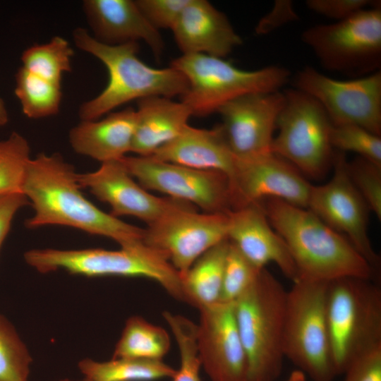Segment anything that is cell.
<instances>
[{"label":"cell","mask_w":381,"mask_h":381,"mask_svg":"<svg viewBox=\"0 0 381 381\" xmlns=\"http://www.w3.org/2000/svg\"><path fill=\"white\" fill-rule=\"evenodd\" d=\"M73 167L59 154L41 153L29 160L21 192L34 210L28 229L47 225L73 227L109 238L127 247L143 241L144 229L107 213L83 195Z\"/></svg>","instance_id":"1"},{"label":"cell","mask_w":381,"mask_h":381,"mask_svg":"<svg viewBox=\"0 0 381 381\" xmlns=\"http://www.w3.org/2000/svg\"><path fill=\"white\" fill-rule=\"evenodd\" d=\"M260 203L285 242L298 279L325 282L344 277L374 279L375 270L351 242L308 209L276 198Z\"/></svg>","instance_id":"2"},{"label":"cell","mask_w":381,"mask_h":381,"mask_svg":"<svg viewBox=\"0 0 381 381\" xmlns=\"http://www.w3.org/2000/svg\"><path fill=\"white\" fill-rule=\"evenodd\" d=\"M73 39L78 49L102 61L109 73L105 88L80 105L78 114L81 121L97 120L135 99L151 96L181 97L188 89L186 78L176 69L171 66L156 68L142 61L138 56L137 42L105 44L83 28L73 31Z\"/></svg>","instance_id":"3"},{"label":"cell","mask_w":381,"mask_h":381,"mask_svg":"<svg viewBox=\"0 0 381 381\" xmlns=\"http://www.w3.org/2000/svg\"><path fill=\"white\" fill-rule=\"evenodd\" d=\"M287 291L265 268L234 302L247 363L246 381H275L283 368Z\"/></svg>","instance_id":"4"},{"label":"cell","mask_w":381,"mask_h":381,"mask_svg":"<svg viewBox=\"0 0 381 381\" xmlns=\"http://www.w3.org/2000/svg\"><path fill=\"white\" fill-rule=\"evenodd\" d=\"M26 263L40 273L65 270L85 277H139L159 283L171 296L187 302L180 273L161 252L143 241L111 250L102 248L32 249L24 253Z\"/></svg>","instance_id":"5"},{"label":"cell","mask_w":381,"mask_h":381,"mask_svg":"<svg viewBox=\"0 0 381 381\" xmlns=\"http://www.w3.org/2000/svg\"><path fill=\"white\" fill-rule=\"evenodd\" d=\"M327 320L337 375L381 346V291L373 280L344 277L328 283Z\"/></svg>","instance_id":"6"},{"label":"cell","mask_w":381,"mask_h":381,"mask_svg":"<svg viewBox=\"0 0 381 381\" xmlns=\"http://www.w3.org/2000/svg\"><path fill=\"white\" fill-rule=\"evenodd\" d=\"M170 66L186 78L188 89L181 101L195 116L217 112L224 104L247 94L279 91L291 76L282 66L247 71L224 58L206 54H182Z\"/></svg>","instance_id":"7"},{"label":"cell","mask_w":381,"mask_h":381,"mask_svg":"<svg viewBox=\"0 0 381 381\" xmlns=\"http://www.w3.org/2000/svg\"><path fill=\"white\" fill-rule=\"evenodd\" d=\"M287 291L283 352L313 381H333L335 372L327 320L328 283L306 279Z\"/></svg>","instance_id":"8"},{"label":"cell","mask_w":381,"mask_h":381,"mask_svg":"<svg viewBox=\"0 0 381 381\" xmlns=\"http://www.w3.org/2000/svg\"><path fill=\"white\" fill-rule=\"evenodd\" d=\"M301 40L328 71L356 78L380 71L381 4L341 21L311 26Z\"/></svg>","instance_id":"9"},{"label":"cell","mask_w":381,"mask_h":381,"mask_svg":"<svg viewBox=\"0 0 381 381\" xmlns=\"http://www.w3.org/2000/svg\"><path fill=\"white\" fill-rule=\"evenodd\" d=\"M271 151L303 175L314 179L325 175L332 164V123L321 104L296 88L285 90Z\"/></svg>","instance_id":"10"},{"label":"cell","mask_w":381,"mask_h":381,"mask_svg":"<svg viewBox=\"0 0 381 381\" xmlns=\"http://www.w3.org/2000/svg\"><path fill=\"white\" fill-rule=\"evenodd\" d=\"M128 173L145 190L190 203L207 213L231 210V188L223 173L204 171L157 159L151 156H126Z\"/></svg>","instance_id":"11"},{"label":"cell","mask_w":381,"mask_h":381,"mask_svg":"<svg viewBox=\"0 0 381 381\" xmlns=\"http://www.w3.org/2000/svg\"><path fill=\"white\" fill-rule=\"evenodd\" d=\"M294 86L315 99L332 125H357L381 135L380 71L340 80L307 66L295 75Z\"/></svg>","instance_id":"12"},{"label":"cell","mask_w":381,"mask_h":381,"mask_svg":"<svg viewBox=\"0 0 381 381\" xmlns=\"http://www.w3.org/2000/svg\"><path fill=\"white\" fill-rule=\"evenodd\" d=\"M185 203L144 229L143 242L163 253L181 276L210 248L227 238L226 213H199Z\"/></svg>","instance_id":"13"},{"label":"cell","mask_w":381,"mask_h":381,"mask_svg":"<svg viewBox=\"0 0 381 381\" xmlns=\"http://www.w3.org/2000/svg\"><path fill=\"white\" fill-rule=\"evenodd\" d=\"M346 164L344 152L334 151L333 175L325 184L311 185L307 209L344 236L375 271L380 258L368 236L370 210L351 182Z\"/></svg>","instance_id":"14"},{"label":"cell","mask_w":381,"mask_h":381,"mask_svg":"<svg viewBox=\"0 0 381 381\" xmlns=\"http://www.w3.org/2000/svg\"><path fill=\"white\" fill-rule=\"evenodd\" d=\"M229 183L231 210L260 203L268 198L307 208L311 188L296 167L272 152L236 157Z\"/></svg>","instance_id":"15"},{"label":"cell","mask_w":381,"mask_h":381,"mask_svg":"<svg viewBox=\"0 0 381 381\" xmlns=\"http://www.w3.org/2000/svg\"><path fill=\"white\" fill-rule=\"evenodd\" d=\"M284 102L281 90L247 94L222 106L218 125L226 144L237 158L272 152L278 116Z\"/></svg>","instance_id":"16"},{"label":"cell","mask_w":381,"mask_h":381,"mask_svg":"<svg viewBox=\"0 0 381 381\" xmlns=\"http://www.w3.org/2000/svg\"><path fill=\"white\" fill-rule=\"evenodd\" d=\"M198 310L196 343L201 368L211 381H246V357L234 302L218 301Z\"/></svg>","instance_id":"17"},{"label":"cell","mask_w":381,"mask_h":381,"mask_svg":"<svg viewBox=\"0 0 381 381\" xmlns=\"http://www.w3.org/2000/svg\"><path fill=\"white\" fill-rule=\"evenodd\" d=\"M121 159L102 163L92 172L77 174L80 188H87L98 200L107 203L114 217L133 216L148 226L188 203L150 193L134 180Z\"/></svg>","instance_id":"18"},{"label":"cell","mask_w":381,"mask_h":381,"mask_svg":"<svg viewBox=\"0 0 381 381\" xmlns=\"http://www.w3.org/2000/svg\"><path fill=\"white\" fill-rule=\"evenodd\" d=\"M227 238L255 267L263 269L274 263L293 282L298 272L282 237L270 224L261 203H253L226 212Z\"/></svg>","instance_id":"19"},{"label":"cell","mask_w":381,"mask_h":381,"mask_svg":"<svg viewBox=\"0 0 381 381\" xmlns=\"http://www.w3.org/2000/svg\"><path fill=\"white\" fill-rule=\"evenodd\" d=\"M171 30L182 54L224 58L243 42L226 15L206 0H189Z\"/></svg>","instance_id":"20"},{"label":"cell","mask_w":381,"mask_h":381,"mask_svg":"<svg viewBox=\"0 0 381 381\" xmlns=\"http://www.w3.org/2000/svg\"><path fill=\"white\" fill-rule=\"evenodd\" d=\"M83 9L98 42L119 45L143 41L156 57L162 55L164 44L159 30L145 18L135 1L85 0Z\"/></svg>","instance_id":"21"},{"label":"cell","mask_w":381,"mask_h":381,"mask_svg":"<svg viewBox=\"0 0 381 381\" xmlns=\"http://www.w3.org/2000/svg\"><path fill=\"white\" fill-rule=\"evenodd\" d=\"M150 156L195 169L221 172L229 180L236 164V157L218 126L205 129L188 124L178 136Z\"/></svg>","instance_id":"22"},{"label":"cell","mask_w":381,"mask_h":381,"mask_svg":"<svg viewBox=\"0 0 381 381\" xmlns=\"http://www.w3.org/2000/svg\"><path fill=\"white\" fill-rule=\"evenodd\" d=\"M136 111L127 107L101 120L81 121L68 134L73 150L101 164L123 159L131 152Z\"/></svg>","instance_id":"23"},{"label":"cell","mask_w":381,"mask_h":381,"mask_svg":"<svg viewBox=\"0 0 381 381\" xmlns=\"http://www.w3.org/2000/svg\"><path fill=\"white\" fill-rule=\"evenodd\" d=\"M136 124L131 152L150 156L174 139L188 124L192 113L181 101L162 96L137 100Z\"/></svg>","instance_id":"24"},{"label":"cell","mask_w":381,"mask_h":381,"mask_svg":"<svg viewBox=\"0 0 381 381\" xmlns=\"http://www.w3.org/2000/svg\"><path fill=\"white\" fill-rule=\"evenodd\" d=\"M229 244L227 238L214 246L181 276L188 304L200 309L219 301Z\"/></svg>","instance_id":"25"},{"label":"cell","mask_w":381,"mask_h":381,"mask_svg":"<svg viewBox=\"0 0 381 381\" xmlns=\"http://www.w3.org/2000/svg\"><path fill=\"white\" fill-rule=\"evenodd\" d=\"M78 368L90 381H152L171 378L176 370L162 360L133 358H111L97 361L85 358L78 363Z\"/></svg>","instance_id":"26"},{"label":"cell","mask_w":381,"mask_h":381,"mask_svg":"<svg viewBox=\"0 0 381 381\" xmlns=\"http://www.w3.org/2000/svg\"><path fill=\"white\" fill-rule=\"evenodd\" d=\"M170 346L169 335L164 328L133 315L126 322L112 358L162 360Z\"/></svg>","instance_id":"27"},{"label":"cell","mask_w":381,"mask_h":381,"mask_svg":"<svg viewBox=\"0 0 381 381\" xmlns=\"http://www.w3.org/2000/svg\"><path fill=\"white\" fill-rule=\"evenodd\" d=\"M15 78V95L27 117L41 119L59 112L62 97L61 84L36 75L22 66Z\"/></svg>","instance_id":"28"},{"label":"cell","mask_w":381,"mask_h":381,"mask_svg":"<svg viewBox=\"0 0 381 381\" xmlns=\"http://www.w3.org/2000/svg\"><path fill=\"white\" fill-rule=\"evenodd\" d=\"M73 50L68 42L55 36L44 44L26 49L20 59L23 67L32 73L53 83L61 84L64 73L71 71Z\"/></svg>","instance_id":"29"},{"label":"cell","mask_w":381,"mask_h":381,"mask_svg":"<svg viewBox=\"0 0 381 381\" xmlns=\"http://www.w3.org/2000/svg\"><path fill=\"white\" fill-rule=\"evenodd\" d=\"M32 361L16 328L0 313V381H29Z\"/></svg>","instance_id":"30"},{"label":"cell","mask_w":381,"mask_h":381,"mask_svg":"<svg viewBox=\"0 0 381 381\" xmlns=\"http://www.w3.org/2000/svg\"><path fill=\"white\" fill-rule=\"evenodd\" d=\"M30 152L27 140L18 133L13 132L0 141V197L22 193Z\"/></svg>","instance_id":"31"},{"label":"cell","mask_w":381,"mask_h":381,"mask_svg":"<svg viewBox=\"0 0 381 381\" xmlns=\"http://www.w3.org/2000/svg\"><path fill=\"white\" fill-rule=\"evenodd\" d=\"M163 317L175 337L180 354L179 369L173 381H200L196 325L184 316L169 311L164 312Z\"/></svg>","instance_id":"32"},{"label":"cell","mask_w":381,"mask_h":381,"mask_svg":"<svg viewBox=\"0 0 381 381\" xmlns=\"http://www.w3.org/2000/svg\"><path fill=\"white\" fill-rule=\"evenodd\" d=\"M330 143L333 149L355 152L381 166V137L357 125L332 126Z\"/></svg>","instance_id":"33"},{"label":"cell","mask_w":381,"mask_h":381,"mask_svg":"<svg viewBox=\"0 0 381 381\" xmlns=\"http://www.w3.org/2000/svg\"><path fill=\"white\" fill-rule=\"evenodd\" d=\"M230 242L219 301L235 302L255 281L260 271Z\"/></svg>","instance_id":"34"},{"label":"cell","mask_w":381,"mask_h":381,"mask_svg":"<svg viewBox=\"0 0 381 381\" xmlns=\"http://www.w3.org/2000/svg\"><path fill=\"white\" fill-rule=\"evenodd\" d=\"M347 172L370 211L381 219V166L362 157L347 161Z\"/></svg>","instance_id":"35"},{"label":"cell","mask_w":381,"mask_h":381,"mask_svg":"<svg viewBox=\"0 0 381 381\" xmlns=\"http://www.w3.org/2000/svg\"><path fill=\"white\" fill-rule=\"evenodd\" d=\"M189 0H135L139 9L157 30H171Z\"/></svg>","instance_id":"36"},{"label":"cell","mask_w":381,"mask_h":381,"mask_svg":"<svg viewBox=\"0 0 381 381\" xmlns=\"http://www.w3.org/2000/svg\"><path fill=\"white\" fill-rule=\"evenodd\" d=\"M380 2L372 0H307L306 5L310 11L337 22L365 8L380 4Z\"/></svg>","instance_id":"37"},{"label":"cell","mask_w":381,"mask_h":381,"mask_svg":"<svg viewBox=\"0 0 381 381\" xmlns=\"http://www.w3.org/2000/svg\"><path fill=\"white\" fill-rule=\"evenodd\" d=\"M344 374V381H381V346L356 358Z\"/></svg>","instance_id":"38"},{"label":"cell","mask_w":381,"mask_h":381,"mask_svg":"<svg viewBox=\"0 0 381 381\" xmlns=\"http://www.w3.org/2000/svg\"><path fill=\"white\" fill-rule=\"evenodd\" d=\"M298 19L291 1L278 0L267 15L258 23L255 28L258 34H266L283 25Z\"/></svg>","instance_id":"39"},{"label":"cell","mask_w":381,"mask_h":381,"mask_svg":"<svg viewBox=\"0 0 381 381\" xmlns=\"http://www.w3.org/2000/svg\"><path fill=\"white\" fill-rule=\"evenodd\" d=\"M30 203L23 193L0 197V248L7 236L17 212Z\"/></svg>","instance_id":"40"},{"label":"cell","mask_w":381,"mask_h":381,"mask_svg":"<svg viewBox=\"0 0 381 381\" xmlns=\"http://www.w3.org/2000/svg\"><path fill=\"white\" fill-rule=\"evenodd\" d=\"M9 120L8 113L6 104L0 97V127L7 124Z\"/></svg>","instance_id":"41"},{"label":"cell","mask_w":381,"mask_h":381,"mask_svg":"<svg viewBox=\"0 0 381 381\" xmlns=\"http://www.w3.org/2000/svg\"><path fill=\"white\" fill-rule=\"evenodd\" d=\"M287 381H308L306 375L301 370L297 369L291 372Z\"/></svg>","instance_id":"42"},{"label":"cell","mask_w":381,"mask_h":381,"mask_svg":"<svg viewBox=\"0 0 381 381\" xmlns=\"http://www.w3.org/2000/svg\"><path fill=\"white\" fill-rule=\"evenodd\" d=\"M59 381H75V380H70V379H63V380H59Z\"/></svg>","instance_id":"43"},{"label":"cell","mask_w":381,"mask_h":381,"mask_svg":"<svg viewBox=\"0 0 381 381\" xmlns=\"http://www.w3.org/2000/svg\"><path fill=\"white\" fill-rule=\"evenodd\" d=\"M83 381H90V380H87V379H85Z\"/></svg>","instance_id":"44"}]
</instances>
